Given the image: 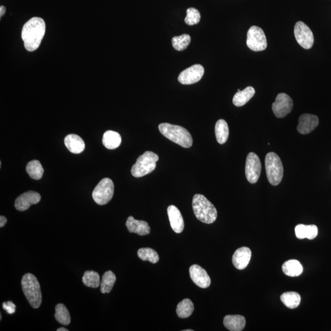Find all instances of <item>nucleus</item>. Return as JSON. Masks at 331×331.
<instances>
[{"instance_id": "nucleus-1", "label": "nucleus", "mask_w": 331, "mask_h": 331, "mask_svg": "<svg viewBox=\"0 0 331 331\" xmlns=\"http://www.w3.org/2000/svg\"><path fill=\"white\" fill-rule=\"evenodd\" d=\"M46 33V23L43 18L33 17L23 25L22 39L25 48L29 52L38 49Z\"/></svg>"}, {"instance_id": "nucleus-2", "label": "nucleus", "mask_w": 331, "mask_h": 331, "mask_svg": "<svg viewBox=\"0 0 331 331\" xmlns=\"http://www.w3.org/2000/svg\"><path fill=\"white\" fill-rule=\"evenodd\" d=\"M192 206L197 219L206 224H212L217 218V211L214 205L202 194L194 196Z\"/></svg>"}, {"instance_id": "nucleus-3", "label": "nucleus", "mask_w": 331, "mask_h": 331, "mask_svg": "<svg viewBox=\"0 0 331 331\" xmlns=\"http://www.w3.org/2000/svg\"><path fill=\"white\" fill-rule=\"evenodd\" d=\"M160 133L170 141L184 148H190L193 145V138L185 128L180 126L163 123L159 127Z\"/></svg>"}, {"instance_id": "nucleus-4", "label": "nucleus", "mask_w": 331, "mask_h": 331, "mask_svg": "<svg viewBox=\"0 0 331 331\" xmlns=\"http://www.w3.org/2000/svg\"><path fill=\"white\" fill-rule=\"evenodd\" d=\"M22 288L29 304L34 309H38L42 303L40 285L35 275L28 273L23 276Z\"/></svg>"}, {"instance_id": "nucleus-5", "label": "nucleus", "mask_w": 331, "mask_h": 331, "mask_svg": "<svg viewBox=\"0 0 331 331\" xmlns=\"http://www.w3.org/2000/svg\"><path fill=\"white\" fill-rule=\"evenodd\" d=\"M265 167L268 181L272 185L277 186L282 182L283 166L279 156L274 152H269L265 158Z\"/></svg>"}, {"instance_id": "nucleus-6", "label": "nucleus", "mask_w": 331, "mask_h": 331, "mask_svg": "<svg viewBox=\"0 0 331 331\" xmlns=\"http://www.w3.org/2000/svg\"><path fill=\"white\" fill-rule=\"evenodd\" d=\"M158 155L151 151H147L139 156L136 164L131 168V174L135 177H142L150 174L156 169L157 162L159 161Z\"/></svg>"}, {"instance_id": "nucleus-7", "label": "nucleus", "mask_w": 331, "mask_h": 331, "mask_svg": "<svg viewBox=\"0 0 331 331\" xmlns=\"http://www.w3.org/2000/svg\"><path fill=\"white\" fill-rule=\"evenodd\" d=\"M114 192V185L112 180L104 178L94 188L92 197L96 203L103 206L111 200Z\"/></svg>"}, {"instance_id": "nucleus-8", "label": "nucleus", "mask_w": 331, "mask_h": 331, "mask_svg": "<svg viewBox=\"0 0 331 331\" xmlns=\"http://www.w3.org/2000/svg\"><path fill=\"white\" fill-rule=\"evenodd\" d=\"M246 43L247 46L251 51H264L267 48V43L266 35L262 29L257 26H252L248 31Z\"/></svg>"}, {"instance_id": "nucleus-9", "label": "nucleus", "mask_w": 331, "mask_h": 331, "mask_svg": "<svg viewBox=\"0 0 331 331\" xmlns=\"http://www.w3.org/2000/svg\"><path fill=\"white\" fill-rule=\"evenodd\" d=\"M294 33L296 41L303 48H312L314 43V34L306 23L301 21L297 22L294 26Z\"/></svg>"}, {"instance_id": "nucleus-10", "label": "nucleus", "mask_w": 331, "mask_h": 331, "mask_svg": "<svg viewBox=\"0 0 331 331\" xmlns=\"http://www.w3.org/2000/svg\"><path fill=\"white\" fill-rule=\"evenodd\" d=\"M261 164L258 156L253 152L248 154L246 159V175L250 183H255L261 174Z\"/></svg>"}, {"instance_id": "nucleus-11", "label": "nucleus", "mask_w": 331, "mask_h": 331, "mask_svg": "<svg viewBox=\"0 0 331 331\" xmlns=\"http://www.w3.org/2000/svg\"><path fill=\"white\" fill-rule=\"evenodd\" d=\"M293 107V101L287 94L281 93L276 97L272 104V109L276 117L283 118L291 112Z\"/></svg>"}, {"instance_id": "nucleus-12", "label": "nucleus", "mask_w": 331, "mask_h": 331, "mask_svg": "<svg viewBox=\"0 0 331 331\" xmlns=\"http://www.w3.org/2000/svg\"><path fill=\"white\" fill-rule=\"evenodd\" d=\"M204 74V68L201 65H194L183 70L178 76V81L183 85H190L199 82Z\"/></svg>"}, {"instance_id": "nucleus-13", "label": "nucleus", "mask_w": 331, "mask_h": 331, "mask_svg": "<svg viewBox=\"0 0 331 331\" xmlns=\"http://www.w3.org/2000/svg\"><path fill=\"white\" fill-rule=\"evenodd\" d=\"M190 277L197 286L201 288H207L211 285V280L206 270L199 265L194 264L189 269Z\"/></svg>"}, {"instance_id": "nucleus-14", "label": "nucleus", "mask_w": 331, "mask_h": 331, "mask_svg": "<svg viewBox=\"0 0 331 331\" xmlns=\"http://www.w3.org/2000/svg\"><path fill=\"white\" fill-rule=\"evenodd\" d=\"M41 195L33 191H29L21 194L15 201V209L18 211H25L31 205L38 204L41 200Z\"/></svg>"}, {"instance_id": "nucleus-15", "label": "nucleus", "mask_w": 331, "mask_h": 331, "mask_svg": "<svg viewBox=\"0 0 331 331\" xmlns=\"http://www.w3.org/2000/svg\"><path fill=\"white\" fill-rule=\"evenodd\" d=\"M299 124L297 130L302 135L311 133L319 124V117L317 115L304 114L299 118Z\"/></svg>"}, {"instance_id": "nucleus-16", "label": "nucleus", "mask_w": 331, "mask_h": 331, "mask_svg": "<svg viewBox=\"0 0 331 331\" xmlns=\"http://www.w3.org/2000/svg\"><path fill=\"white\" fill-rule=\"evenodd\" d=\"M251 257L250 249L246 247L239 248L233 256L234 266L239 270H243L248 267Z\"/></svg>"}, {"instance_id": "nucleus-17", "label": "nucleus", "mask_w": 331, "mask_h": 331, "mask_svg": "<svg viewBox=\"0 0 331 331\" xmlns=\"http://www.w3.org/2000/svg\"><path fill=\"white\" fill-rule=\"evenodd\" d=\"M168 217H169L170 226L172 229L176 233H181L184 229V221L182 214L175 206H169L167 210Z\"/></svg>"}, {"instance_id": "nucleus-18", "label": "nucleus", "mask_w": 331, "mask_h": 331, "mask_svg": "<svg viewBox=\"0 0 331 331\" xmlns=\"http://www.w3.org/2000/svg\"><path fill=\"white\" fill-rule=\"evenodd\" d=\"M126 226L129 232L136 233L139 236H146L151 233L148 223L145 221L136 220L132 216L128 218Z\"/></svg>"}, {"instance_id": "nucleus-19", "label": "nucleus", "mask_w": 331, "mask_h": 331, "mask_svg": "<svg viewBox=\"0 0 331 331\" xmlns=\"http://www.w3.org/2000/svg\"><path fill=\"white\" fill-rule=\"evenodd\" d=\"M245 317L242 315H227L223 319V324L231 331H241L246 327Z\"/></svg>"}, {"instance_id": "nucleus-20", "label": "nucleus", "mask_w": 331, "mask_h": 331, "mask_svg": "<svg viewBox=\"0 0 331 331\" xmlns=\"http://www.w3.org/2000/svg\"><path fill=\"white\" fill-rule=\"evenodd\" d=\"M65 144L70 152L75 154H81L85 147L83 139L80 136L74 134L66 136Z\"/></svg>"}, {"instance_id": "nucleus-21", "label": "nucleus", "mask_w": 331, "mask_h": 331, "mask_svg": "<svg viewBox=\"0 0 331 331\" xmlns=\"http://www.w3.org/2000/svg\"><path fill=\"white\" fill-rule=\"evenodd\" d=\"M319 230L316 225H298L295 228V234L297 238L299 239H308L312 240L317 237Z\"/></svg>"}, {"instance_id": "nucleus-22", "label": "nucleus", "mask_w": 331, "mask_h": 331, "mask_svg": "<svg viewBox=\"0 0 331 331\" xmlns=\"http://www.w3.org/2000/svg\"><path fill=\"white\" fill-rule=\"evenodd\" d=\"M255 94V90L252 86H249L242 91H238L233 97L234 105L241 107L248 103Z\"/></svg>"}, {"instance_id": "nucleus-23", "label": "nucleus", "mask_w": 331, "mask_h": 331, "mask_svg": "<svg viewBox=\"0 0 331 331\" xmlns=\"http://www.w3.org/2000/svg\"><path fill=\"white\" fill-rule=\"evenodd\" d=\"M122 143V138L119 133L114 131H107L102 137V144L109 150L117 149Z\"/></svg>"}, {"instance_id": "nucleus-24", "label": "nucleus", "mask_w": 331, "mask_h": 331, "mask_svg": "<svg viewBox=\"0 0 331 331\" xmlns=\"http://www.w3.org/2000/svg\"><path fill=\"white\" fill-rule=\"evenodd\" d=\"M282 270L289 277H298L303 273V267L298 260L290 259L283 263Z\"/></svg>"}, {"instance_id": "nucleus-25", "label": "nucleus", "mask_w": 331, "mask_h": 331, "mask_svg": "<svg viewBox=\"0 0 331 331\" xmlns=\"http://www.w3.org/2000/svg\"><path fill=\"white\" fill-rule=\"evenodd\" d=\"M215 133L218 143L223 144L227 141L229 136V127L225 120L217 121L215 124Z\"/></svg>"}, {"instance_id": "nucleus-26", "label": "nucleus", "mask_w": 331, "mask_h": 331, "mask_svg": "<svg viewBox=\"0 0 331 331\" xmlns=\"http://www.w3.org/2000/svg\"><path fill=\"white\" fill-rule=\"evenodd\" d=\"M281 301L288 308L294 309L297 308L301 303V296L298 293L286 292L282 294L280 296Z\"/></svg>"}, {"instance_id": "nucleus-27", "label": "nucleus", "mask_w": 331, "mask_h": 331, "mask_svg": "<svg viewBox=\"0 0 331 331\" xmlns=\"http://www.w3.org/2000/svg\"><path fill=\"white\" fill-rule=\"evenodd\" d=\"M194 311V305L189 299H183L178 304L176 312L180 319H186L190 317Z\"/></svg>"}, {"instance_id": "nucleus-28", "label": "nucleus", "mask_w": 331, "mask_h": 331, "mask_svg": "<svg viewBox=\"0 0 331 331\" xmlns=\"http://www.w3.org/2000/svg\"><path fill=\"white\" fill-rule=\"evenodd\" d=\"M26 171L33 179L39 180L43 177L44 169L38 160H32L27 164Z\"/></svg>"}, {"instance_id": "nucleus-29", "label": "nucleus", "mask_w": 331, "mask_h": 331, "mask_svg": "<svg viewBox=\"0 0 331 331\" xmlns=\"http://www.w3.org/2000/svg\"><path fill=\"white\" fill-rule=\"evenodd\" d=\"M115 282H116V276L111 270L105 272L102 277L101 292L102 294L109 293L112 290Z\"/></svg>"}, {"instance_id": "nucleus-30", "label": "nucleus", "mask_w": 331, "mask_h": 331, "mask_svg": "<svg viewBox=\"0 0 331 331\" xmlns=\"http://www.w3.org/2000/svg\"><path fill=\"white\" fill-rule=\"evenodd\" d=\"M55 318L57 321L65 326H68L71 323V317L69 311L64 304H59L55 307Z\"/></svg>"}, {"instance_id": "nucleus-31", "label": "nucleus", "mask_w": 331, "mask_h": 331, "mask_svg": "<svg viewBox=\"0 0 331 331\" xmlns=\"http://www.w3.org/2000/svg\"><path fill=\"white\" fill-rule=\"evenodd\" d=\"M83 282L84 285L88 287L96 288L101 284L100 277L98 273L93 270H87L84 273Z\"/></svg>"}, {"instance_id": "nucleus-32", "label": "nucleus", "mask_w": 331, "mask_h": 331, "mask_svg": "<svg viewBox=\"0 0 331 331\" xmlns=\"http://www.w3.org/2000/svg\"><path fill=\"white\" fill-rule=\"evenodd\" d=\"M138 255L141 260L149 261L152 263L156 264L159 262L160 257L159 254L154 249L151 248H140L138 251Z\"/></svg>"}, {"instance_id": "nucleus-33", "label": "nucleus", "mask_w": 331, "mask_h": 331, "mask_svg": "<svg viewBox=\"0 0 331 331\" xmlns=\"http://www.w3.org/2000/svg\"><path fill=\"white\" fill-rule=\"evenodd\" d=\"M190 42L191 37L187 34L174 36L172 39V46L177 51H183L185 50L190 44Z\"/></svg>"}, {"instance_id": "nucleus-34", "label": "nucleus", "mask_w": 331, "mask_h": 331, "mask_svg": "<svg viewBox=\"0 0 331 331\" xmlns=\"http://www.w3.org/2000/svg\"><path fill=\"white\" fill-rule=\"evenodd\" d=\"M201 14L198 9L190 7L186 10V16L185 22L188 25L198 24L200 22Z\"/></svg>"}, {"instance_id": "nucleus-35", "label": "nucleus", "mask_w": 331, "mask_h": 331, "mask_svg": "<svg viewBox=\"0 0 331 331\" xmlns=\"http://www.w3.org/2000/svg\"><path fill=\"white\" fill-rule=\"evenodd\" d=\"M2 308L9 314H13L15 312L16 306L12 301H7L6 303H2Z\"/></svg>"}, {"instance_id": "nucleus-36", "label": "nucleus", "mask_w": 331, "mask_h": 331, "mask_svg": "<svg viewBox=\"0 0 331 331\" xmlns=\"http://www.w3.org/2000/svg\"><path fill=\"white\" fill-rule=\"evenodd\" d=\"M7 219L4 216L0 217V227L2 228L4 227V225H6L7 223Z\"/></svg>"}, {"instance_id": "nucleus-37", "label": "nucleus", "mask_w": 331, "mask_h": 331, "mask_svg": "<svg viewBox=\"0 0 331 331\" xmlns=\"http://www.w3.org/2000/svg\"><path fill=\"white\" fill-rule=\"evenodd\" d=\"M5 12H6V7L4 6L0 7V17H2V16H3Z\"/></svg>"}, {"instance_id": "nucleus-38", "label": "nucleus", "mask_w": 331, "mask_h": 331, "mask_svg": "<svg viewBox=\"0 0 331 331\" xmlns=\"http://www.w3.org/2000/svg\"><path fill=\"white\" fill-rule=\"evenodd\" d=\"M57 331H68V330L65 329L64 328H60L57 330Z\"/></svg>"}, {"instance_id": "nucleus-39", "label": "nucleus", "mask_w": 331, "mask_h": 331, "mask_svg": "<svg viewBox=\"0 0 331 331\" xmlns=\"http://www.w3.org/2000/svg\"><path fill=\"white\" fill-rule=\"evenodd\" d=\"M185 331H193V330H185Z\"/></svg>"}]
</instances>
